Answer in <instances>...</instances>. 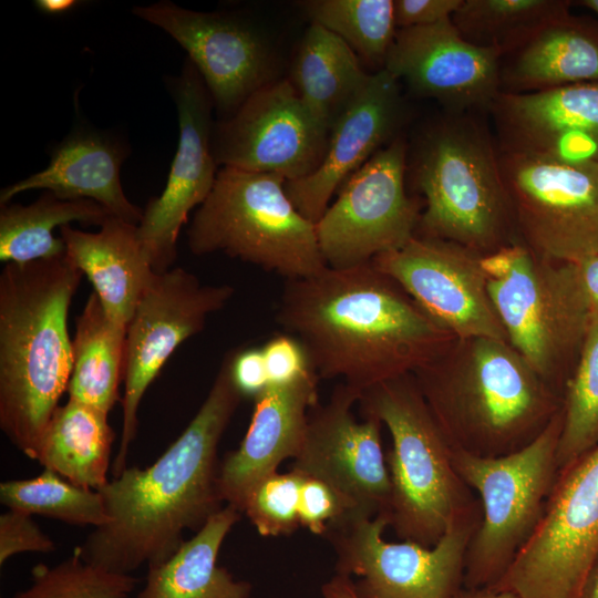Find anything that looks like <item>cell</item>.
I'll list each match as a JSON object with an SVG mask.
<instances>
[{
    "label": "cell",
    "mask_w": 598,
    "mask_h": 598,
    "mask_svg": "<svg viewBox=\"0 0 598 598\" xmlns=\"http://www.w3.org/2000/svg\"><path fill=\"white\" fill-rule=\"evenodd\" d=\"M276 320L319 378L361 394L413 373L455 339L372 261L286 280Z\"/></svg>",
    "instance_id": "obj_1"
},
{
    "label": "cell",
    "mask_w": 598,
    "mask_h": 598,
    "mask_svg": "<svg viewBox=\"0 0 598 598\" xmlns=\"http://www.w3.org/2000/svg\"><path fill=\"white\" fill-rule=\"evenodd\" d=\"M228 351L199 410L150 466L125 467L101 493L109 520L75 547L87 563L130 574L166 560L225 505L218 487V445L243 396Z\"/></svg>",
    "instance_id": "obj_2"
},
{
    "label": "cell",
    "mask_w": 598,
    "mask_h": 598,
    "mask_svg": "<svg viewBox=\"0 0 598 598\" xmlns=\"http://www.w3.org/2000/svg\"><path fill=\"white\" fill-rule=\"evenodd\" d=\"M82 276L65 255L0 274V427L31 460L69 386L68 315Z\"/></svg>",
    "instance_id": "obj_3"
},
{
    "label": "cell",
    "mask_w": 598,
    "mask_h": 598,
    "mask_svg": "<svg viewBox=\"0 0 598 598\" xmlns=\"http://www.w3.org/2000/svg\"><path fill=\"white\" fill-rule=\"evenodd\" d=\"M412 374L451 447L480 457L522 450L563 408L506 340L454 339Z\"/></svg>",
    "instance_id": "obj_4"
},
{
    "label": "cell",
    "mask_w": 598,
    "mask_h": 598,
    "mask_svg": "<svg viewBox=\"0 0 598 598\" xmlns=\"http://www.w3.org/2000/svg\"><path fill=\"white\" fill-rule=\"evenodd\" d=\"M414 178L425 198L421 237L450 241L481 256L515 243L498 148L470 113H451L422 137Z\"/></svg>",
    "instance_id": "obj_5"
},
{
    "label": "cell",
    "mask_w": 598,
    "mask_h": 598,
    "mask_svg": "<svg viewBox=\"0 0 598 598\" xmlns=\"http://www.w3.org/2000/svg\"><path fill=\"white\" fill-rule=\"evenodd\" d=\"M358 404L362 416L377 417L391 435L385 454L391 481L389 526L400 540L434 546L478 499L455 471L451 445L413 374L368 389Z\"/></svg>",
    "instance_id": "obj_6"
},
{
    "label": "cell",
    "mask_w": 598,
    "mask_h": 598,
    "mask_svg": "<svg viewBox=\"0 0 598 598\" xmlns=\"http://www.w3.org/2000/svg\"><path fill=\"white\" fill-rule=\"evenodd\" d=\"M481 261L507 341L559 393L591 321L577 264L543 258L518 241Z\"/></svg>",
    "instance_id": "obj_7"
},
{
    "label": "cell",
    "mask_w": 598,
    "mask_h": 598,
    "mask_svg": "<svg viewBox=\"0 0 598 598\" xmlns=\"http://www.w3.org/2000/svg\"><path fill=\"white\" fill-rule=\"evenodd\" d=\"M196 256L223 252L286 280L321 272L327 264L316 224L290 200L277 174L221 167L187 230Z\"/></svg>",
    "instance_id": "obj_8"
},
{
    "label": "cell",
    "mask_w": 598,
    "mask_h": 598,
    "mask_svg": "<svg viewBox=\"0 0 598 598\" xmlns=\"http://www.w3.org/2000/svg\"><path fill=\"white\" fill-rule=\"evenodd\" d=\"M563 408L522 450L480 457L451 447L455 471L478 494L482 518L467 547L463 587H494L536 529L558 476Z\"/></svg>",
    "instance_id": "obj_9"
},
{
    "label": "cell",
    "mask_w": 598,
    "mask_h": 598,
    "mask_svg": "<svg viewBox=\"0 0 598 598\" xmlns=\"http://www.w3.org/2000/svg\"><path fill=\"white\" fill-rule=\"evenodd\" d=\"M481 518L478 501L432 547L386 542L384 516L352 517L323 536L336 554V574L360 578L353 581L359 598H454L463 588L467 547Z\"/></svg>",
    "instance_id": "obj_10"
},
{
    "label": "cell",
    "mask_w": 598,
    "mask_h": 598,
    "mask_svg": "<svg viewBox=\"0 0 598 598\" xmlns=\"http://www.w3.org/2000/svg\"><path fill=\"white\" fill-rule=\"evenodd\" d=\"M598 555V444L558 472L543 516L493 587L519 598H579Z\"/></svg>",
    "instance_id": "obj_11"
},
{
    "label": "cell",
    "mask_w": 598,
    "mask_h": 598,
    "mask_svg": "<svg viewBox=\"0 0 598 598\" xmlns=\"http://www.w3.org/2000/svg\"><path fill=\"white\" fill-rule=\"evenodd\" d=\"M498 158L523 244L555 261L598 254V163L499 150Z\"/></svg>",
    "instance_id": "obj_12"
},
{
    "label": "cell",
    "mask_w": 598,
    "mask_h": 598,
    "mask_svg": "<svg viewBox=\"0 0 598 598\" xmlns=\"http://www.w3.org/2000/svg\"><path fill=\"white\" fill-rule=\"evenodd\" d=\"M234 293L233 286L202 283L182 267L156 272L126 326L122 433L113 477L126 467L148 386L173 352L199 333L207 318L223 309Z\"/></svg>",
    "instance_id": "obj_13"
},
{
    "label": "cell",
    "mask_w": 598,
    "mask_h": 598,
    "mask_svg": "<svg viewBox=\"0 0 598 598\" xmlns=\"http://www.w3.org/2000/svg\"><path fill=\"white\" fill-rule=\"evenodd\" d=\"M406 145L395 137L355 171L316 223L328 267L349 268L402 248L416 234L420 208L406 195Z\"/></svg>",
    "instance_id": "obj_14"
},
{
    "label": "cell",
    "mask_w": 598,
    "mask_h": 598,
    "mask_svg": "<svg viewBox=\"0 0 598 598\" xmlns=\"http://www.w3.org/2000/svg\"><path fill=\"white\" fill-rule=\"evenodd\" d=\"M360 396L341 382L326 403L318 402L310 409L292 470L337 491L348 507L347 519L388 518L391 481L382 447L383 424L371 415L357 420L353 408Z\"/></svg>",
    "instance_id": "obj_15"
},
{
    "label": "cell",
    "mask_w": 598,
    "mask_h": 598,
    "mask_svg": "<svg viewBox=\"0 0 598 598\" xmlns=\"http://www.w3.org/2000/svg\"><path fill=\"white\" fill-rule=\"evenodd\" d=\"M218 165L270 173L292 182L321 163L329 132L311 115L291 82H269L214 131Z\"/></svg>",
    "instance_id": "obj_16"
},
{
    "label": "cell",
    "mask_w": 598,
    "mask_h": 598,
    "mask_svg": "<svg viewBox=\"0 0 598 598\" xmlns=\"http://www.w3.org/2000/svg\"><path fill=\"white\" fill-rule=\"evenodd\" d=\"M481 259L460 245L415 235L372 262L455 339L507 341Z\"/></svg>",
    "instance_id": "obj_17"
},
{
    "label": "cell",
    "mask_w": 598,
    "mask_h": 598,
    "mask_svg": "<svg viewBox=\"0 0 598 598\" xmlns=\"http://www.w3.org/2000/svg\"><path fill=\"white\" fill-rule=\"evenodd\" d=\"M177 106L179 138L166 186L152 198L137 225L140 243L155 272L173 268L176 241L193 208L210 194L218 165L212 145L213 99L194 64L168 84Z\"/></svg>",
    "instance_id": "obj_18"
},
{
    "label": "cell",
    "mask_w": 598,
    "mask_h": 598,
    "mask_svg": "<svg viewBox=\"0 0 598 598\" xmlns=\"http://www.w3.org/2000/svg\"><path fill=\"white\" fill-rule=\"evenodd\" d=\"M133 13L167 32L188 53L219 112L233 115L270 82V50L247 22L169 1L138 6Z\"/></svg>",
    "instance_id": "obj_19"
},
{
    "label": "cell",
    "mask_w": 598,
    "mask_h": 598,
    "mask_svg": "<svg viewBox=\"0 0 598 598\" xmlns=\"http://www.w3.org/2000/svg\"><path fill=\"white\" fill-rule=\"evenodd\" d=\"M502 54L466 41L452 19L399 29L384 70L451 113L488 111L501 93Z\"/></svg>",
    "instance_id": "obj_20"
},
{
    "label": "cell",
    "mask_w": 598,
    "mask_h": 598,
    "mask_svg": "<svg viewBox=\"0 0 598 598\" xmlns=\"http://www.w3.org/2000/svg\"><path fill=\"white\" fill-rule=\"evenodd\" d=\"M488 112L502 152L598 163V82L501 92Z\"/></svg>",
    "instance_id": "obj_21"
},
{
    "label": "cell",
    "mask_w": 598,
    "mask_h": 598,
    "mask_svg": "<svg viewBox=\"0 0 598 598\" xmlns=\"http://www.w3.org/2000/svg\"><path fill=\"white\" fill-rule=\"evenodd\" d=\"M403 116L400 81L384 69L371 74L362 93L331 128L319 166L303 178L286 182L296 208L316 224L342 184L395 138Z\"/></svg>",
    "instance_id": "obj_22"
},
{
    "label": "cell",
    "mask_w": 598,
    "mask_h": 598,
    "mask_svg": "<svg viewBox=\"0 0 598 598\" xmlns=\"http://www.w3.org/2000/svg\"><path fill=\"white\" fill-rule=\"evenodd\" d=\"M315 371L281 385H269L255 401L248 430L239 446L219 464L218 487L225 505L241 513L250 488L295 460L303 443L310 409L319 402Z\"/></svg>",
    "instance_id": "obj_23"
},
{
    "label": "cell",
    "mask_w": 598,
    "mask_h": 598,
    "mask_svg": "<svg viewBox=\"0 0 598 598\" xmlns=\"http://www.w3.org/2000/svg\"><path fill=\"white\" fill-rule=\"evenodd\" d=\"M124 150L110 137L89 128L69 134L52 152L48 166L11 184L0 193V204L16 195L43 189L62 199H90L113 216L138 225L143 209L132 204L121 184Z\"/></svg>",
    "instance_id": "obj_24"
},
{
    "label": "cell",
    "mask_w": 598,
    "mask_h": 598,
    "mask_svg": "<svg viewBox=\"0 0 598 598\" xmlns=\"http://www.w3.org/2000/svg\"><path fill=\"white\" fill-rule=\"evenodd\" d=\"M65 256L87 277L106 313L127 326L154 271L137 236V225L111 215L99 231L60 228Z\"/></svg>",
    "instance_id": "obj_25"
},
{
    "label": "cell",
    "mask_w": 598,
    "mask_h": 598,
    "mask_svg": "<svg viewBox=\"0 0 598 598\" xmlns=\"http://www.w3.org/2000/svg\"><path fill=\"white\" fill-rule=\"evenodd\" d=\"M502 60L501 92L505 93L598 82V27L568 13Z\"/></svg>",
    "instance_id": "obj_26"
},
{
    "label": "cell",
    "mask_w": 598,
    "mask_h": 598,
    "mask_svg": "<svg viewBox=\"0 0 598 598\" xmlns=\"http://www.w3.org/2000/svg\"><path fill=\"white\" fill-rule=\"evenodd\" d=\"M241 513L225 505L163 563L147 567L136 598H249L251 584L218 565L223 543Z\"/></svg>",
    "instance_id": "obj_27"
},
{
    "label": "cell",
    "mask_w": 598,
    "mask_h": 598,
    "mask_svg": "<svg viewBox=\"0 0 598 598\" xmlns=\"http://www.w3.org/2000/svg\"><path fill=\"white\" fill-rule=\"evenodd\" d=\"M371 74L358 54L338 35L311 23L299 47L292 85L315 120L331 128L358 99Z\"/></svg>",
    "instance_id": "obj_28"
},
{
    "label": "cell",
    "mask_w": 598,
    "mask_h": 598,
    "mask_svg": "<svg viewBox=\"0 0 598 598\" xmlns=\"http://www.w3.org/2000/svg\"><path fill=\"white\" fill-rule=\"evenodd\" d=\"M109 414L69 399L53 413L40 440L35 461L74 485L101 489L115 433Z\"/></svg>",
    "instance_id": "obj_29"
},
{
    "label": "cell",
    "mask_w": 598,
    "mask_h": 598,
    "mask_svg": "<svg viewBox=\"0 0 598 598\" xmlns=\"http://www.w3.org/2000/svg\"><path fill=\"white\" fill-rule=\"evenodd\" d=\"M126 326L112 319L93 291L76 318L69 399L110 413L124 379Z\"/></svg>",
    "instance_id": "obj_30"
},
{
    "label": "cell",
    "mask_w": 598,
    "mask_h": 598,
    "mask_svg": "<svg viewBox=\"0 0 598 598\" xmlns=\"http://www.w3.org/2000/svg\"><path fill=\"white\" fill-rule=\"evenodd\" d=\"M112 214L90 199H62L51 192L30 205L6 204L0 209V260L29 262L65 255L53 229L78 221L101 226Z\"/></svg>",
    "instance_id": "obj_31"
},
{
    "label": "cell",
    "mask_w": 598,
    "mask_h": 598,
    "mask_svg": "<svg viewBox=\"0 0 598 598\" xmlns=\"http://www.w3.org/2000/svg\"><path fill=\"white\" fill-rule=\"evenodd\" d=\"M569 7L560 0H463L451 19L466 41L505 56L567 16Z\"/></svg>",
    "instance_id": "obj_32"
},
{
    "label": "cell",
    "mask_w": 598,
    "mask_h": 598,
    "mask_svg": "<svg viewBox=\"0 0 598 598\" xmlns=\"http://www.w3.org/2000/svg\"><path fill=\"white\" fill-rule=\"evenodd\" d=\"M301 6L312 23L338 35L358 56L384 68L398 31L393 0H309Z\"/></svg>",
    "instance_id": "obj_33"
},
{
    "label": "cell",
    "mask_w": 598,
    "mask_h": 598,
    "mask_svg": "<svg viewBox=\"0 0 598 598\" xmlns=\"http://www.w3.org/2000/svg\"><path fill=\"white\" fill-rule=\"evenodd\" d=\"M0 502L8 509L72 525L96 528L109 520L99 491L74 485L50 470H44L35 477L2 482Z\"/></svg>",
    "instance_id": "obj_34"
},
{
    "label": "cell",
    "mask_w": 598,
    "mask_h": 598,
    "mask_svg": "<svg viewBox=\"0 0 598 598\" xmlns=\"http://www.w3.org/2000/svg\"><path fill=\"white\" fill-rule=\"evenodd\" d=\"M598 444V318L590 326L578 361L565 384L558 472Z\"/></svg>",
    "instance_id": "obj_35"
},
{
    "label": "cell",
    "mask_w": 598,
    "mask_h": 598,
    "mask_svg": "<svg viewBox=\"0 0 598 598\" xmlns=\"http://www.w3.org/2000/svg\"><path fill=\"white\" fill-rule=\"evenodd\" d=\"M31 573V585L12 598H127L137 582L130 574L85 561L76 549L60 564H38Z\"/></svg>",
    "instance_id": "obj_36"
},
{
    "label": "cell",
    "mask_w": 598,
    "mask_h": 598,
    "mask_svg": "<svg viewBox=\"0 0 598 598\" xmlns=\"http://www.w3.org/2000/svg\"><path fill=\"white\" fill-rule=\"evenodd\" d=\"M305 476L291 468L274 472L258 481L247 493L241 514H245L259 535H289L300 527L299 502Z\"/></svg>",
    "instance_id": "obj_37"
},
{
    "label": "cell",
    "mask_w": 598,
    "mask_h": 598,
    "mask_svg": "<svg viewBox=\"0 0 598 598\" xmlns=\"http://www.w3.org/2000/svg\"><path fill=\"white\" fill-rule=\"evenodd\" d=\"M348 517V507L337 491L321 480L305 476L299 502L301 527L323 536L328 528L341 524Z\"/></svg>",
    "instance_id": "obj_38"
},
{
    "label": "cell",
    "mask_w": 598,
    "mask_h": 598,
    "mask_svg": "<svg viewBox=\"0 0 598 598\" xmlns=\"http://www.w3.org/2000/svg\"><path fill=\"white\" fill-rule=\"evenodd\" d=\"M54 543L32 516L13 509L0 515V565L20 553H50Z\"/></svg>",
    "instance_id": "obj_39"
},
{
    "label": "cell",
    "mask_w": 598,
    "mask_h": 598,
    "mask_svg": "<svg viewBox=\"0 0 598 598\" xmlns=\"http://www.w3.org/2000/svg\"><path fill=\"white\" fill-rule=\"evenodd\" d=\"M261 349L269 385L287 384L315 371L303 346L291 334H277Z\"/></svg>",
    "instance_id": "obj_40"
},
{
    "label": "cell",
    "mask_w": 598,
    "mask_h": 598,
    "mask_svg": "<svg viewBox=\"0 0 598 598\" xmlns=\"http://www.w3.org/2000/svg\"><path fill=\"white\" fill-rule=\"evenodd\" d=\"M463 0H395L394 20L399 29L426 27L451 19Z\"/></svg>",
    "instance_id": "obj_41"
},
{
    "label": "cell",
    "mask_w": 598,
    "mask_h": 598,
    "mask_svg": "<svg viewBox=\"0 0 598 598\" xmlns=\"http://www.w3.org/2000/svg\"><path fill=\"white\" fill-rule=\"evenodd\" d=\"M231 375L243 398L255 400L264 393L269 386V379L262 349H235Z\"/></svg>",
    "instance_id": "obj_42"
},
{
    "label": "cell",
    "mask_w": 598,
    "mask_h": 598,
    "mask_svg": "<svg viewBox=\"0 0 598 598\" xmlns=\"http://www.w3.org/2000/svg\"><path fill=\"white\" fill-rule=\"evenodd\" d=\"M589 302L591 317L598 318V254L576 262Z\"/></svg>",
    "instance_id": "obj_43"
},
{
    "label": "cell",
    "mask_w": 598,
    "mask_h": 598,
    "mask_svg": "<svg viewBox=\"0 0 598 598\" xmlns=\"http://www.w3.org/2000/svg\"><path fill=\"white\" fill-rule=\"evenodd\" d=\"M322 598H359L351 577L336 574L321 587Z\"/></svg>",
    "instance_id": "obj_44"
},
{
    "label": "cell",
    "mask_w": 598,
    "mask_h": 598,
    "mask_svg": "<svg viewBox=\"0 0 598 598\" xmlns=\"http://www.w3.org/2000/svg\"><path fill=\"white\" fill-rule=\"evenodd\" d=\"M454 598H519L512 591L493 587L487 588H465L463 587Z\"/></svg>",
    "instance_id": "obj_45"
},
{
    "label": "cell",
    "mask_w": 598,
    "mask_h": 598,
    "mask_svg": "<svg viewBox=\"0 0 598 598\" xmlns=\"http://www.w3.org/2000/svg\"><path fill=\"white\" fill-rule=\"evenodd\" d=\"M80 3L76 0H37L35 7L48 14H61L72 10Z\"/></svg>",
    "instance_id": "obj_46"
},
{
    "label": "cell",
    "mask_w": 598,
    "mask_h": 598,
    "mask_svg": "<svg viewBox=\"0 0 598 598\" xmlns=\"http://www.w3.org/2000/svg\"><path fill=\"white\" fill-rule=\"evenodd\" d=\"M579 598H598V555L586 576Z\"/></svg>",
    "instance_id": "obj_47"
},
{
    "label": "cell",
    "mask_w": 598,
    "mask_h": 598,
    "mask_svg": "<svg viewBox=\"0 0 598 598\" xmlns=\"http://www.w3.org/2000/svg\"><path fill=\"white\" fill-rule=\"evenodd\" d=\"M577 3L598 14V0H582Z\"/></svg>",
    "instance_id": "obj_48"
}]
</instances>
